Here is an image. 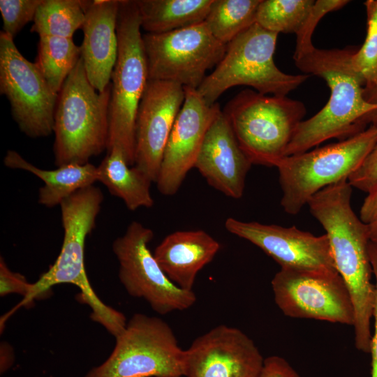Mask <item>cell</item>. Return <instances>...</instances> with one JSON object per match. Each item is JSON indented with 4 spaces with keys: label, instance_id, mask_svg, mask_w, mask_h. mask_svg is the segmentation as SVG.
<instances>
[{
    "label": "cell",
    "instance_id": "1",
    "mask_svg": "<svg viewBox=\"0 0 377 377\" xmlns=\"http://www.w3.org/2000/svg\"><path fill=\"white\" fill-rule=\"evenodd\" d=\"M351 194L352 186L344 179L316 193L307 205L326 231L336 269L350 295L355 347L370 353L376 288L371 282L369 228L353 212Z\"/></svg>",
    "mask_w": 377,
    "mask_h": 377
},
{
    "label": "cell",
    "instance_id": "2",
    "mask_svg": "<svg viewBox=\"0 0 377 377\" xmlns=\"http://www.w3.org/2000/svg\"><path fill=\"white\" fill-rule=\"evenodd\" d=\"M356 49L315 47L293 58L300 71L325 80L330 96L319 112L300 124L286 156L309 151L332 138L347 139L365 130L368 124L377 125V105L364 98L365 81L352 65Z\"/></svg>",
    "mask_w": 377,
    "mask_h": 377
},
{
    "label": "cell",
    "instance_id": "3",
    "mask_svg": "<svg viewBox=\"0 0 377 377\" xmlns=\"http://www.w3.org/2000/svg\"><path fill=\"white\" fill-rule=\"evenodd\" d=\"M100 188L92 185L80 189L60 204L64 239L61 251L54 264L32 283L22 304L32 302L52 286L70 283L81 291L82 301L91 310V318L117 337L125 329V316L103 303L92 288L84 268V247L87 236L96 226L103 201Z\"/></svg>",
    "mask_w": 377,
    "mask_h": 377
},
{
    "label": "cell",
    "instance_id": "4",
    "mask_svg": "<svg viewBox=\"0 0 377 377\" xmlns=\"http://www.w3.org/2000/svg\"><path fill=\"white\" fill-rule=\"evenodd\" d=\"M111 82L98 91L80 58L59 93L54 112V163L84 165L107 150Z\"/></svg>",
    "mask_w": 377,
    "mask_h": 377
},
{
    "label": "cell",
    "instance_id": "5",
    "mask_svg": "<svg viewBox=\"0 0 377 377\" xmlns=\"http://www.w3.org/2000/svg\"><path fill=\"white\" fill-rule=\"evenodd\" d=\"M139 10L135 1L120 0L118 55L111 76L107 151L117 147L135 164V120L149 80Z\"/></svg>",
    "mask_w": 377,
    "mask_h": 377
},
{
    "label": "cell",
    "instance_id": "6",
    "mask_svg": "<svg viewBox=\"0 0 377 377\" xmlns=\"http://www.w3.org/2000/svg\"><path fill=\"white\" fill-rule=\"evenodd\" d=\"M223 114L252 164L276 167L286 156L306 108L287 96L244 89L226 103Z\"/></svg>",
    "mask_w": 377,
    "mask_h": 377
},
{
    "label": "cell",
    "instance_id": "7",
    "mask_svg": "<svg viewBox=\"0 0 377 377\" xmlns=\"http://www.w3.org/2000/svg\"><path fill=\"white\" fill-rule=\"evenodd\" d=\"M278 34L255 23L226 46V53L216 68L197 89L209 105L231 87H251L262 94L287 96L303 84L309 75H291L275 64L274 54Z\"/></svg>",
    "mask_w": 377,
    "mask_h": 377
},
{
    "label": "cell",
    "instance_id": "8",
    "mask_svg": "<svg viewBox=\"0 0 377 377\" xmlns=\"http://www.w3.org/2000/svg\"><path fill=\"white\" fill-rule=\"evenodd\" d=\"M376 139L377 125H371L338 142L285 156L276 165L283 210L297 214L316 193L348 180L371 151Z\"/></svg>",
    "mask_w": 377,
    "mask_h": 377
},
{
    "label": "cell",
    "instance_id": "9",
    "mask_svg": "<svg viewBox=\"0 0 377 377\" xmlns=\"http://www.w3.org/2000/svg\"><path fill=\"white\" fill-rule=\"evenodd\" d=\"M114 348L85 377H182L184 350L163 319L135 313Z\"/></svg>",
    "mask_w": 377,
    "mask_h": 377
},
{
    "label": "cell",
    "instance_id": "10",
    "mask_svg": "<svg viewBox=\"0 0 377 377\" xmlns=\"http://www.w3.org/2000/svg\"><path fill=\"white\" fill-rule=\"evenodd\" d=\"M149 80L198 89L206 72L223 57L226 45L219 41L205 22L163 34L142 35Z\"/></svg>",
    "mask_w": 377,
    "mask_h": 377
},
{
    "label": "cell",
    "instance_id": "11",
    "mask_svg": "<svg viewBox=\"0 0 377 377\" xmlns=\"http://www.w3.org/2000/svg\"><path fill=\"white\" fill-rule=\"evenodd\" d=\"M153 237L151 229L133 221L114 239L119 281L131 296L145 300L161 315L188 309L195 303L196 295L168 279L149 248Z\"/></svg>",
    "mask_w": 377,
    "mask_h": 377
},
{
    "label": "cell",
    "instance_id": "12",
    "mask_svg": "<svg viewBox=\"0 0 377 377\" xmlns=\"http://www.w3.org/2000/svg\"><path fill=\"white\" fill-rule=\"evenodd\" d=\"M0 94L6 97L20 130L31 138L53 133L58 98L34 63L19 51L14 38L0 31Z\"/></svg>",
    "mask_w": 377,
    "mask_h": 377
},
{
    "label": "cell",
    "instance_id": "13",
    "mask_svg": "<svg viewBox=\"0 0 377 377\" xmlns=\"http://www.w3.org/2000/svg\"><path fill=\"white\" fill-rule=\"evenodd\" d=\"M271 285L275 303L286 316L355 324L352 299L338 272L281 269Z\"/></svg>",
    "mask_w": 377,
    "mask_h": 377
},
{
    "label": "cell",
    "instance_id": "14",
    "mask_svg": "<svg viewBox=\"0 0 377 377\" xmlns=\"http://www.w3.org/2000/svg\"><path fill=\"white\" fill-rule=\"evenodd\" d=\"M265 359L238 328L219 325L197 337L184 353L185 377H260Z\"/></svg>",
    "mask_w": 377,
    "mask_h": 377
},
{
    "label": "cell",
    "instance_id": "15",
    "mask_svg": "<svg viewBox=\"0 0 377 377\" xmlns=\"http://www.w3.org/2000/svg\"><path fill=\"white\" fill-rule=\"evenodd\" d=\"M225 228L259 247L281 269L338 272L326 234L315 236L295 226L245 222L232 217L226 219Z\"/></svg>",
    "mask_w": 377,
    "mask_h": 377
},
{
    "label": "cell",
    "instance_id": "16",
    "mask_svg": "<svg viewBox=\"0 0 377 377\" xmlns=\"http://www.w3.org/2000/svg\"><path fill=\"white\" fill-rule=\"evenodd\" d=\"M185 99L168 138L156 182L164 195H175L195 163L205 135L221 110L208 105L197 89L184 87Z\"/></svg>",
    "mask_w": 377,
    "mask_h": 377
},
{
    "label": "cell",
    "instance_id": "17",
    "mask_svg": "<svg viewBox=\"0 0 377 377\" xmlns=\"http://www.w3.org/2000/svg\"><path fill=\"white\" fill-rule=\"evenodd\" d=\"M185 99L177 83L149 80L135 120L134 166L156 183L165 148Z\"/></svg>",
    "mask_w": 377,
    "mask_h": 377
},
{
    "label": "cell",
    "instance_id": "18",
    "mask_svg": "<svg viewBox=\"0 0 377 377\" xmlns=\"http://www.w3.org/2000/svg\"><path fill=\"white\" fill-rule=\"evenodd\" d=\"M252 165L221 110L205 135L194 168L213 188L239 199Z\"/></svg>",
    "mask_w": 377,
    "mask_h": 377
},
{
    "label": "cell",
    "instance_id": "19",
    "mask_svg": "<svg viewBox=\"0 0 377 377\" xmlns=\"http://www.w3.org/2000/svg\"><path fill=\"white\" fill-rule=\"evenodd\" d=\"M120 0L82 1L84 22L80 46L87 77L103 91L111 82L118 55L117 17Z\"/></svg>",
    "mask_w": 377,
    "mask_h": 377
},
{
    "label": "cell",
    "instance_id": "20",
    "mask_svg": "<svg viewBox=\"0 0 377 377\" xmlns=\"http://www.w3.org/2000/svg\"><path fill=\"white\" fill-rule=\"evenodd\" d=\"M220 248V243L205 230H178L164 237L153 254L172 283L193 290L197 274L212 261Z\"/></svg>",
    "mask_w": 377,
    "mask_h": 377
},
{
    "label": "cell",
    "instance_id": "21",
    "mask_svg": "<svg viewBox=\"0 0 377 377\" xmlns=\"http://www.w3.org/2000/svg\"><path fill=\"white\" fill-rule=\"evenodd\" d=\"M3 163L9 168L32 173L44 182L39 188L38 202L47 207L60 205L75 192L92 186L98 181L97 166L90 163L68 164L54 170H44L27 161L16 151L9 149L4 156Z\"/></svg>",
    "mask_w": 377,
    "mask_h": 377
},
{
    "label": "cell",
    "instance_id": "22",
    "mask_svg": "<svg viewBox=\"0 0 377 377\" xmlns=\"http://www.w3.org/2000/svg\"><path fill=\"white\" fill-rule=\"evenodd\" d=\"M97 168L98 181L104 184L112 195L121 199L129 210L154 205L150 191L154 182L145 172L134 165H129L119 149L114 147L107 151Z\"/></svg>",
    "mask_w": 377,
    "mask_h": 377
},
{
    "label": "cell",
    "instance_id": "23",
    "mask_svg": "<svg viewBox=\"0 0 377 377\" xmlns=\"http://www.w3.org/2000/svg\"><path fill=\"white\" fill-rule=\"evenodd\" d=\"M213 0H136L141 28L163 34L205 22Z\"/></svg>",
    "mask_w": 377,
    "mask_h": 377
},
{
    "label": "cell",
    "instance_id": "24",
    "mask_svg": "<svg viewBox=\"0 0 377 377\" xmlns=\"http://www.w3.org/2000/svg\"><path fill=\"white\" fill-rule=\"evenodd\" d=\"M80 58L71 38L39 36L35 65L51 89L59 94Z\"/></svg>",
    "mask_w": 377,
    "mask_h": 377
},
{
    "label": "cell",
    "instance_id": "25",
    "mask_svg": "<svg viewBox=\"0 0 377 377\" xmlns=\"http://www.w3.org/2000/svg\"><path fill=\"white\" fill-rule=\"evenodd\" d=\"M260 0H213L205 23L211 34L228 45L256 23Z\"/></svg>",
    "mask_w": 377,
    "mask_h": 377
},
{
    "label": "cell",
    "instance_id": "26",
    "mask_svg": "<svg viewBox=\"0 0 377 377\" xmlns=\"http://www.w3.org/2000/svg\"><path fill=\"white\" fill-rule=\"evenodd\" d=\"M84 11L80 0H42L30 31L39 36L71 38L82 29Z\"/></svg>",
    "mask_w": 377,
    "mask_h": 377
},
{
    "label": "cell",
    "instance_id": "27",
    "mask_svg": "<svg viewBox=\"0 0 377 377\" xmlns=\"http://www.w3.org/2000/svg\"><path fill=\"white\" fill-rule=\"evenodd\" d=\"M314 2V0H260L256 11V23L278 34H297Z\"/></svg>",
    "mask_w": 377,
    "mask_h": 377
},
{
    "label": "cell",
    "instance_id": "28",
    "mask_svg": "<svg viewBox=\"0 0 377 377\" xmlns=\"http://www.w3.org/2000/svg\"><path fill=\"white\" fill-rule=\"evenodd\" d=\"M367 34L362 45L352 56V65L365 81V89L377 86V0H367Z\"/></svg>",
    "mask_w": 377,
    "mask_h": 377
},
{
    "label": "cell",
    "instance_id": "29",
    "mask_svg": "<svg viewBox=\"0 0 377 377\" xmlns=\"http://www.w3.org/2000/svg\"><path fill=\"white\" fill-rule=\"evenodd\" d=\"M42 0H0V12L5 34L15 36L29 22L34 21Z\"/></svg>",
    "mask_w": 377,
    "mask_h": 377
},
{
    "label": "cell",
    "instance_id": "30",
    "mask_svg": "<svg viewBox=\"0 0 377 377\" xmlns=\"http://www.w3.org/2000/svg\"><path fill=\"white\" fill-rule=\"evenodd\" d=\"M350 3L348 0H317L300 30L296 34L295 50L293 58H297L315 47L312 43L313 31L320 20L327 13L339 10Z\"/></svg>",
    "mask_w": 377,
    "mask_h": 377
},
{
    "label": "cell",
    "instance_id": "31",
    "mask_svg": "<svg viewBox=\"0 0 377 377\" xmlns=\"http://www.w3.org/2000/svg\"><path fill=\"white\" fill-rule=\"evenodd\" d=\"M348 181L352 187L367 193L377 186V139L371 151Z\"/></svg>",
    "mask_w": 377,
    "mask_h": 377
},
{
    "label": "cell",
    "instance_id": "32",
    "mask_svg": "<svg viewBox=\"0 0 377 377\" xmlns=\"http://www.w3.org/2000/svg\"><path fill=\"white\" fill-rule=\"evenodd\" d=\"M32 283H29L21 274L11 271L4 259L0 258V295L10 293L20 294L27 298L30 293Z\"/></svg>",
    "mask_w": 377,
    "mask_h": 377
},
{
    "label": "cell",
    "instance_id": "33",
    "mask_svg": "<svg viewBox=\"0 0 377 377\" xmlns=\"http://www.w3.org/2000/svg\"><path fill=\"white\" fill-rule=\"evenodd\" d=\"M369 253L373 274L376 279L375 300L372 316L374 317V333L371 336L370 348L371 354V377H377V246L371 241L369 244Z\"/></svg>",
    "mask_w": 377,
    "mask_h": 377
},
{
    "label": "cell",
    "instance_id": "34",
    "mask_svg": "<svg viewBox=\"0 0 377 377\" xmlns=\"http://www.w3.org/2000/svg\"><path fill=\"white\" fill-rule=\"evenodd\" d=\"M260 377H300V376L284 358L272 355L265 359Z\"/></svg>",
    "mask_w": 377,
    "mask_h": 377
},
{
    "label": "cell",
    "instance_id": "35",
    "mask_svg": "<svg viewBox=\"0 0 377 377\" xmlns=\"http://www.w3.org/2000/svg\"><path fill=\"white\" fill-rule=\"evenodd\" d=\"M360 219L367 224L377 221V186L368 193L360 209Z\"/></svg>",
    "mask_w": 377,
    "mask_h": 377
},
{
    "label": "cell",
    "instance_id": "36",
    "mask_svg": "<svg viewBox=\"0 0 377 377\" xmlns=\"http://www.w3.org/2000/svg\"><path fill=\"white\" fill-rule=\"evenodd\" d=\"M8 346H1V373H4L13 364V355L11 350H8Z\"/></svg>",
    "mask_w": 377,
    "mask_h": 377
},
{
    "label": "cell",
    "instance_id": "37",
    "mask_svg": "<svg viewBox=\"0 0 377 377\" xmlns=\"http://www.w3.org/2000/svg\"><path fill=\"white\" fill-rule=\"evenodd\" d=\"M364 97L369 103L377 105V86L371 89L364 88Z\"/></svg>",
    "mask_w": 377,
    "mask_h": 377
},
{
    "label": "cell",
    "instance_id": "38",
    "mask_svg": "<svg viewBox=\"0 0 377 377\" xmlns=\"http://www.w3.org/2000/svg\"><path fill=\"white\" fill-rule=\"evenodd\" d=\"M370 241L377 246V221L368 224Z\"/></svg>",
    "mask_w": 377,
    "mask_h": 377
}]
</instances>
